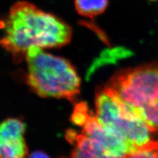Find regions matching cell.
Masks as SVG:
<instances>
[{
  "label": "cell",
  "mask_w": 158,
  "mask_h": 158,
  "mask_svg": "<svg viewBox=\"0 0 158 158\" xmlns=\"http://www.w3.org/2000/svg\"><path fill=\"white\" fill-rule=\"evenodd\" d=\"M25 125L17 118H8L0 128L1 158H26L27 147L24 139Z\"/></svg>",
  "instance_id": "obj_6"
},
{
  "label": "cell",
  "mask_w": 158,
  "mask_h": 158,
  "mask_svg": "<svg viewBox=\"0 0 158 158\" xmlns=\"http://www.w3.org/2000/svg\"><path fill=\"white\" fill-rule=\"evenodd\" d=\"M150 1H157V0H150Z\"/></svg>",
  "instance_id": "obj_14"
},
{
  "label": "cell",
  "mask_w": 158,
  "mask_h": 158,
  "mask_svg": "<svg viewBox=\"0 0 158 158\" xmlns=\"http://www.w3.org/2000/svg\"><path fill=\"white\" fill-rule=\"evenodd\" d=\"M131 55V52L130 51L123 48H118L106 50L104 53H102V57L100 59H98L97 61L93 64L90 69L89 70L88 75L90 77V75H91L95 71V69L100 67L103 64L107 63H110L112 62L114 63L118 59H121L122 57H126Z\"/></svg>",
  "instance_id": "obj_10"
},
{
  "label": "cell",
  "mask_w": 158,
  "mask_h": 158,
  "mask_svg": "<svg viewBox=\"0 0 158 158\" xmlns=\"http://www.w3.org/2000/svg\"><path fill=\"white\" fill-rule=\"evenodd\" d=\"M91 114L92 113L89 111L88 106L85 102L79 103L74 108L71 121L74 124L83 127Z\"/></svg>",
  "instance_id": "obj_12"
},
{
  "label": "cell",
  "mask_w": 158,
  "mask_h": 158,
  "mask_svg": "<svg viewBox=\"0 0 158 158\" xmlns=\"http://www.w3.org/2000/svg\"><path fill=\"white\" fill-rule=\"evenodd\" d=\"M2 45L17 60L25 57L28 49L59 48L71 38V29L54 15L24 1L13 4L2 21Z\"/></svg>",
  "instance_id": "obj_1"
},
{
  "label": "cell",
  "mask_w": 158,
  "mask_h": 158,
  "mask_svg": "<svg viewBox=\"0 0 158 158\" xmlns=\"http://www.w3.org/2000/svg\"><path fill=\"white\" fill-rule=\"evenodd\" d=\"M66 138L74 146L72 158H120L107 154L100 143L83 132L77 134L70 130Z\"/></svg>",
  "instance_id": "obj_7"
},
{
  "label": "cell",
  "mask_w": 158,
  "mask_h": 158,
  "mask_svg": "<svg viewBox=\"0 0 158 158\" xmlns=\"http://www.w3.org/2000/svg\"><path fill=\"white\" fill-rule=\"evenodd\" d=\"M131 110L146 123L151 132L158 134V101Z\"/></svg>",
  "instance_id": "obj_9"
},
{
  "label": "cell",
  "mask_w": 158,
  "mask_h": 158,
  "mask_svg": "<svg viewBox=\"0 0 158 158\" xmlns=\"http://www.w3.org/2000/svg\"><path fill=\"white\" fill-rule=\"evenodd\" d=\"M95 103L99 121L136 149L151 142V132L146 123L110 88L96 92Z\"/></svg>",
  "instance_id": "obj_3"
},
{
  "label": "cell",
  "mask_w": 158,
  "mask_h": 158,
  "mask_svg": "<svg viewBox=\"0 0 158 158\" xmlns=\"http://www.w3.org/2000/svg\"><path fill=\"white\" fill-rule=\"evenodd\" d=\"M124 158H158V140L151 141Z\"/></svg>",
  "instance_id": "obj_11"
},
{
  "label": "cell",
  "mask_w": 158,
  "mask_h": 158,
  "mask_svg": "<svg viewBox=\"0 0 158 158\" xmlns=\"http://www.w3.org/2000/svg\"><path fill=\"white\" fill-rule=\"evenodd\" d=\"M109 0H75L77 11L81 16L94 18L106 11Z\"/></svg>",
  "instance_id": "obj_8"
},
{
  "label": "cell",
  "mask_w": 158,
  "mask_h": 158,
  "mask_svg": "<svg viewBox=\"0 0 158 158\" xmlns=\"http://www.w3.org/2000/svg\"><path fill=\"white\" fill-rule=\"evenodd\" d=\"M131 109L158 101V63L117 73L106 86Z\"/></svg>",
  "instance_id": "obj_4"
},
{
  "label": "cell",
  "mask_w": 158,
  "mask_h": 158,
  "mask_svg": "<svg viewBox=\"0 0 158 158\" xmlns=\"http://www.w3.org/2000/svg\"><path fill=\"white\" fill-rule=\"evenodd\" d=\"M27 82L36 94L44 98L74 100L80 92L81 80L67 59L37 47L27 53Z\"/></svg>",
  "instance_id": "obj_2"
},
{
  "label": "cell",
  "mask_w": 158,
  "mask_h": 158,
  "mask_svg": "<svg viewBox=\"0 0 158 158\" xmlns=\"http://www.w3.org/2000/svg\"><path fill=\"white\" fill-rule=\"evenodd\" d=\"M82 132L100 143L107 154L111 156L124 158L138 150L121 136L103 126L96 115L91 114L83 126Z\"/></svg>",
  "instance_id": "obj_5"
},
{
  "label": "cell",
  "mask_w": 158,
  "mask_h": 158,
  "mask_svg": "<svg viewBox=\"0 0 158 158\" xmlns=\"http://www.w3.org/2000/svg\"><path fill=\"white\" fill-rule=\"evenodd\" d=\"M28 158H49L48 155H46L45 153L42 152H34V153L31 155Z\"/></svg>",
  "instance_id": "obj_13"
}]
</instances>
